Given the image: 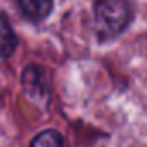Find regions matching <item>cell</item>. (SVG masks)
<instances>
[{
    "label": "cell",
    "instance_id": "1",
    "mask_svg": "<svg viewBox=\"0 0 147 147\" xmlns=\"http://www.w3.org/2000/svg\"><path fill=\"white\" fill-rule=\"evenodd\" d=\"M95 24L102 36L119 35L130 23L131 9L126 0H97Z\"/></svg>",
    "mask_w": 147,
    "mask_h": 147
},
{
    "label": "cell",
    "instance_id": "2",
    "mask_svg": "<svg viewBox=\"0 0 147 147\" xmlns=\"http://www.w3.org/2000/svg\"><path fill=\"white\" fill-rule=\"evenodd\" d=\"M21 12L31 21L45 19L54 5V0H18Z\"/></svg>",
    "mask_w": 147,
    "mask_h": 147
},
{
    "label": "cell",
    "instance_id": "3",
    "mask_svg": "<svg viewBox=\"0 0 147 147\" xmlns=\"http://www.w3.org/2000/svg\"><path fill=\"white\" fill-rule=\"evenodd\" d=\"M18 47L16 33L12 31L9 21L0 16V57H9Z\"/></svg>",
    "mask_w": 147,
    "mask_h": 147
},
{
    "label": "cell",
    "instance_id": "4",
    "mask_svg": "<svg viewBox=\"0 0 147 147\" xmlns=\"http://www.w3.org/2000/svg\"><path fill=\"white\" fill-rule=\"evenodd\" d=\"M62 144H64V138L57 131H54V130L42 131L40 135H36L31 140L33 147H52V145H62Z\"/></svg>",
    "mask_w": 147,
    "mask_h": 147
}]
</instances>
